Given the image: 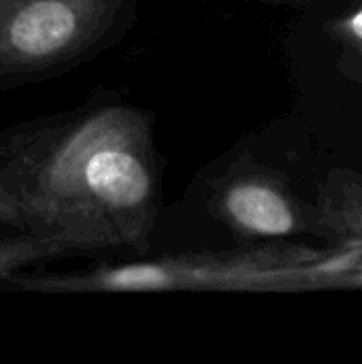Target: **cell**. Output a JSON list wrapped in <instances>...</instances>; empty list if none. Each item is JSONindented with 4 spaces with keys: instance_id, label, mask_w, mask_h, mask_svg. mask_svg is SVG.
<instances>
[{
    "instance_id": "6da1fadb",
    "label": "cell",
    "mask_w": 362,
    "mask_h": 364,
    "mask_svg": "<svg viewBox=\"0 0 362 364\" xmlns=\"http://www.w3.org/2000/svg\"><path fill=\"white\" fill-rule=\"evenodd\" d=\"M4 134L23 230L75 252L147 245L162 205V162L145 111L100 100Z\"/></svg>"
},
{
    "instance_id": "7a4b0ae2",
    "label": "cell",
    "mask_w": 362,
    "mask_h": 364,
    "mask_svg": "<svg viewBox=\"0 0 362 364\" xmlns=\"http://www.w3.org/2000/svg\"><path fill=\"white\" fill-rule=\"evenodd\" d=\"M139 0H0V79L55 73L105 47Z\"/></svg>"
},
{
    "instance_id": "3957f363",
    "label": "cell",
    "mask_w": 362,
    "mask_h": 364,
    "mask_svg": "<svg viewBox=\"0 0 362 364\" xmlns=\"http://www.w3.org/2000/svg\"><path fill=\"white\" fill-rule=\"evenodd\" d=\"M209 211L247 237H284L299 226L297 209L284 188L256 171H230L211 181Z\"/></svg>"
},
{
    "instance_id": "277c9868",
    "label": "cell",
    "mask_w": 362,
    "mask_h": 364,
    "mask_svg": "<svg viewBox=\"0 0 362 364\" xmlns=\"http://www.w3.org/2000/svg\"><path fill=\"white\" fill-rule=\"evenodd\" d=\"M70 252L75 250L60 239L15 230V235L0 239V282H11L13 277L26 273V269L66 256Z\"/></svg>"
},
{
    "instance_id": "5b68a950",
    "label": "cell",
    "mask_w": 362,
    "mask_h": 364,
    "mask_svg": "<svg viewBox=\"0 0 362 364\" xmlns=\"http://www.w3.org/2000/svg\"><path fill=\"white\" fill-rule=\"evenodd\" d=\"M324 224L333 230L362 237V194H329L324 200Z\"/></svg>"
},
{
    "instance_id": "8992f818",
    "label": "cell",
    "mask_w": 362,
    "mask_h": 364,
    "mask_svg": "<svg viewBox=\"0 0 362 364\" xmlns=\"http://www.w3.org/2000/svg\"><path fill=\"white\" fill-rule=\"evenodd\" d=\"M335 34L362 60V6L335 21Z\"/></svg>"
}]
</instances>
